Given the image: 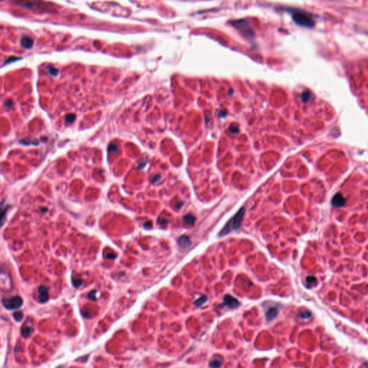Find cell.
<instances>
[{"instance_id": "484cf974", "label": "cell", "mask_w": 368, "mask_h": 368, "mask_svg": "<svg viewBox=\"0 0 368 368\" xmlns=\"http://www.w3.org/2000/svg\"><path fill=\"white\" fill-rule=\"evenodd\" d=\"M17 58H15V57H10V58H9V60H7V62H5V63H8L11 62V61H12H12H17Z\"/></svg>"}, {"instance_id": "d4e9b609", "label": "cell", "mask_w": 368, "mask_h": 368, "mask_svg": "<svg viewBox=\"0 0 368 368\" xmlns=\"http://www.w3.org/2000/svg\"><path fill=\"white\" fill-rule=\"evenodd\" d=\"M152 226H153V224H152L151 221H148V222L144 224V227H145V228L149 229L150 227H152Z\"/></svg>"}, {"instance_id": "8992f818", "label": "cell", "mask_w": 368, "mask_h": 368, "mask_svg": "<svg viewBox=\"0 0 368 368\" xmlns=\"http://www.w3.org/2000/svg\"><path fill=\"white\" fill-rule=\"evenodd\" d=\"M38 299L40 303H45L49 299L48 288L45 286H41L38 288Z\"/></svg>"}, {"instance_id": "9a60e30c", "label": "cell", "mask_w": 368, "mask_h": 368, "mask_svg": "<svg viewBox=\"0 0 368 368\" xmlns=\"http://www.w3.org/2000/svg\"><path fill=\"white\" fill-rule=\"evenodd\" d=\"M13 317L16 321H20L23 318V314L21 311H16L13 314Z\"/></svg>"}, {"instance_id": "ac0fdd59", "label": "cell", "mask_w": 368, "mask_h": 368, "mask_svg": "<svg viewBox=\"0 0 368 368\" xmlns=\"http://www.w3.org/2000/svg\"><path fill=\"white\" fill-rule=\"evenodd\" d=\"M47 71H48L49 74L52 75V76H56L58 72V70H57L56 68H53V67H48V68H47Z\"/></svg>"}, {"instance_id": "7c38bea8", "label": "cell", "mask_w": 368, "mask_h": 368, "mask_svg": "<svg viewBox=\"0 0 368 368\" xmlns=\"http://www.w3.org/2000/svg\"><path fill=\"white\" fill-rule=\"evenodd\" d=\"M183 221L186 224L192 225L195 223L196 217L192 214H187L183 217Z\"/></svg>"}, {"instance_id": "2e32d148", "label": "cell", "mask_w": 368, "mask_h": 368, "mask_svg": "<svg viewBox=\"0 0 368 368\" xmlns=\"http://www.w3.org/2000/svg\"><path fill=\"white\" fill-rule=\"evenodd\" d=\"M311 316V313H310V312L308 311H305L300 312V313L298 314V316H299L300 318H303V319H306V318H310Z\"/></svg>"}, {"instance_id": "3957f363", "label": "cell", "mask_w": 368, "mask_h": 368, "mask_svg": "<svg viewBox=\"0 0 368 368\" xmlns=\"http://www.w3.org/2000/svg\"><path fill=\"white\" fill-rule=\"evenodd\" d=\"M2 304L8 310L18 309L23 306V300L19 296H15L12 297H4L2 298Z\"/></svg>"}, {"instance_id": "6da1fadb", "label": "cell", "mask_w": 368, "mask_h": 368, "mask_svg": "<svg viewBox=\"0 0 368 368\" xmlns=\"http://www.w3.org/2000/svg\"><path fill=\"white\" fill-rule=\"evenodd\" d=\"M245 214V208L242 207L239 209V211L235 214L234 217L227 222L225 226L221 229L220 232L219 233V237H224L225 235L229 234L232 231H236L240 227L242 224L243 217Z\"/></svg>"}, {"instance_id": "5bb4252c", "label": "cell", "mask_w": 368, "mask_h": 368, "mask_svg": "<svg viewBox=\"0 0 368 368\" xmlns=\"http://www.w3.org/2000/svg\"><path fill=\"white\" fill-rule=\"evenodd\" d=\"M207 296H201V297H200V298H198V299L196 300H195L194 304H195L196 306H202L203 304H204V303L207 302Z\"/></svg>"}, {"instance_id": "cb8c5ba5", "label": "cell", "mask_w": 368, "mask_h": 368, "mask_svg": "<svg viewBox=\"0 0 368 368\" xmlns=\"http://www.w3.org/2000/svg\"><path fill=\"white\" fill-rule=\"evenodd\" d=\"M229 130H230V132L231 133H236V132L234 131V130H236L237 132H238V127L237 125H235V124H232L230 127V128H229Z\"/></svg>"}, {"instance_id": "9c48e42d", "label": "cell", "mask_w": 368, "mask_h": 368, "mask_svg": "<svg viewBox=\"0 0 368 368\" xmlns=\"http://www.w3.org/2000/svg\"><path fill=\"white\" fill-rule=\"evenodd\" d=\"M278 314V308L276 307V306H273V307L269 308L268 310H267L266 313V320L268 321H272L273 318H275L277 316V315Z\"/></svg>"}, {"instance_id": "603a6c76", "label": "cell", "mask_w": 368, "mask_h": 368, "mask_svg": "<svg viewBox=\"0 0 368 368\" xmlns=\"http://www.w3.org/2000/svg\"><path fill=\"white\" fill-rule=\"evenodd\" d=\"M316 281V278L315 277L313 276H308L306 278V282L309 283H314Z\"/></svg>"}, {"instance_id": "e0dca14e", "label": "cell", "mask_w": 368, "mask_h": 368, "mask_svg": "<svg viewBox=\"0 0 368 368\" xmlns=\"http://www.w3.org/2000/svg\"><path fill=\"white\" fill-rule=\"evenodd\" d=\"M221 365V362L219 359H214L209 363V366L211 367H218Z\"/></svg>"}, {"instance_id": "5b68a950", "label": "cell", "mask_w": 368, "mask_h": 368, "mask_svg": "<svg viewBox=\"0 0 368 368\" xmlns=\"http://www.w3.org/2000/svg\"><path fill=\"white\" fill-rule=\"evenodd\" d=\"M239 304H240V303L239 302V300L237 298L233 297V296H230V295H226L224 297L223 306H227L230 309H235V308H238Z\"/></svg>"}, {"instance_id": "4fadbf2b", "label": "cell", "mask_w": 368, "mask_h": 368, "mask_svg": "<svg viewBox=\"0 0 368 368\" xmlns=\"http://www.w3.org/2000/svg\"><path fill=\"white\" fill-rule=\"evenodd\" d=\"M311 98V94L310 92H308V91H305V92H303V94H301V99L304 102H308V101L310 100V99Z\"/></svg>"}, {"instance_id": "8fae6325", "label": "cell", "mask_w": 368, "mask_h": 368, "mask_svg": "<svg viewBox=\"0 0 368 368\" xmlns=\"http://www.w3.org/2000/svg\"><path fill=\"white\" fill-rule=\"evenodd\" d=\"M33 331H34V329H33V328L31 327V326H23V327H22L21 329V334L23 337L25 338H27L30 337V335L33 334Z\"/></svg>"}, {"instance_id": "ffe728a7", "label": "cell", "mask_w": 368, "mask_h": 368, "mask_svg": "<svg viewBox=\"0 0 368 368\" xmlns=\"http://www.w3.org/2000/svg\"><path fill=\"white\" fill-rule=\"evenodd\" d=\"M96 290L91 291L88 294V298L90 300H95V298H96Z\"/></svg>"}, {"instance_id": "83f0119b", "label": "cell", "mask_w": 368, "mask_h": 368, "mask_svg": "<svg viewBox=\"0 0 368 368\" xmlns=\"http://www.w3.org/2000/svg\"><path fill=\"white\" fill-rule=\"evenodd\" d=\"M2 1H3V0H2Z\"/></svg>"}, {"instance_id": "d6986e66", "label": "cell", "mask_w": 368, "mask_h": 368, "mask_svg": "<svg viewBox=\"0 0 368 368\" xmlns=\"http://www.w3.org/2000/svg\"><path fill=\"white\" fill-rule=\"evenodd\" d=\"M75 120V115L73 114H69L66 116V120L68 122H73Z\"/></svg>"}, {"instance_id": "7a4b0ae2", "label": "cell", "mask_w": 368, "mask_h": 368, "mask_svg": "<svg viewBox=\"0 0 368 368\" xmlns=\"http://www.w3.org/2000/svg\"><path fill=\"white\" fill-rule=\"evenodd\" d=\"M291 14L293 20L299 26L312 28L315 25V21L312 16L306 12L294 9L291 11Z\"/></svg>"}, {"instance_id": "ba28073f", "label": "cell", "mask_w": 368, "mask_h": 368, "mask_svg": "<svg viewBox=\"0 0 368 368\" xmlns=\"http://www.w3.org/2000/svg\"><path fill=\"white\" fill-rule=\"evenodd\" d=\"M178 245H179V247H181V248L185 250V249H187L188 247L191 246V240L189 236L182 235V236L179 237V239H178Z\"/></svg>"}, {"instance_id": "44dd1931", "label": "cell", "mask_w": 368, "mask_h": 368, "mask_svg": "<svg viewBox=\"0 0 368 368\" xmlns=\"http://www.w3.org/2000/svg\"><path fill=\"white\" fill-rule=\"evenodd\" d=\"M82 283H83V280H81V279L73 280V284H74V286L76 287V288H78V287L82 286Z\"/></svg>"}, {"instance_id": "7402d4cb", "label": "cell", "mask_w": 368, "mask_h": 368, "mask_svg": "<svg viewBox=\"0 0 368 368\" xmlns=\"http://www.w3.org/2000/svg\"><path fill=\"white\" fill-rule=\"evenodd\" d=\"M109 150H110V152H116L118 150V145L115 144H112L109 148Z\"/></svg>"}, {"instance_id": "4316f807", "label": "cell", "mask_w": 368, "mask_h": 368, "mask_svg": "<svg viewBox=\"0 0 368 368\" xmlns=\"http://www.w3.org/2000/svg\"><path fill=\"white\" fill-rule=\"evenodd\" d=\"M114 258H116V255H107V258H109V259H114Z\"/></svg>"}, {"instance_id": "52a82bcc", "label": "cell", "mask_w": 368, "mask_h": 368, "mask_svg": "<svg viewBox=\"0 0 368 368\" xmlns=\"http://www.w3.org/2000/svg\"><path fill=\"white\" fill-rule=\"evenodd\" d=\"M345 203H346V199H345V198L343 196V195H342V193H337V194L334 195V197L332 198V204L336 208L343 207V206L345 204Z\"/></svg>"}, {"instance_id": "30bf717a", "label": "cell", "mask_w": 368, "mask_h": 368, "mask_svg": "<svg viewBox=\"0 0 368 368\" xmlns=\"http://www.w3.org/2000/svg\"><path fill=\"white\" fill-rule=\"evenodd\" d=\"M20 45L25 49L31 48L33 45V40L29 37H23L20 40Z\"/></svg>"}, {"instance_id": "277c9868", "label": "cell", "mask_w": 368, "mask_h": 368, "mask_svg": "<svg viewBox=\"0 0 368 368\" xmlns=\"http://www.w3.org/2000/svg\"><path fill=\"white\" fill-rule=\"evenodd\" d=\"M232 25H234V27L239 28L246 35H248V36H250V37L252 36L253 35L252 30H251V29L249 27L248 25H247V23L245 20H243L242 19V20L234 21L232 23Z\"/></svg>"}]
</instances>
